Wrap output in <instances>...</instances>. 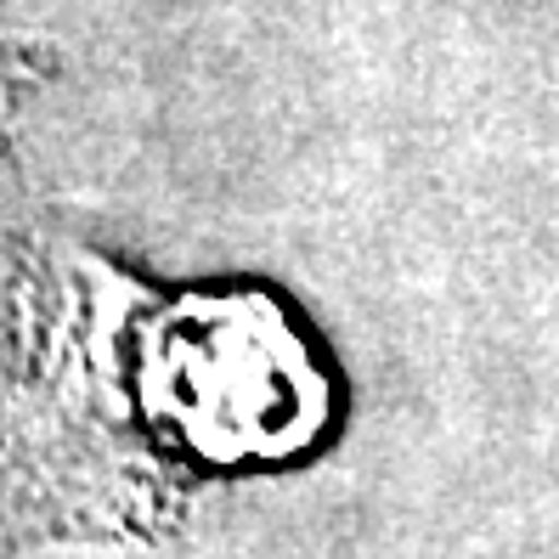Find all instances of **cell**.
<instances>
[{
    "instance_id": "obj_1",
    "label": "cell",
    "mask_w": 559,
    "mask_h": 559,
    "mask_svg": "<svg viewBox=\"0 0 559 559\" xmlns=\"http://www.w3.org/2000/svg\"><path fill=\"white\" fill-rule=\"evenodd\" d=\"M142 418L204 469L288 464L328 430V390L272 317L176 306L136 356Z\"/></svg>"
},
{
    "instance_id": "obj_2",
    "label": "cell",
    "mask_w": 559,
    "mask_h": 559,
    "mask_svg": "<svg viewBox=\"0 0 559 559\" xmlns=\"http://www.w3.org/2000/svg\"><path fill=\"white\" fill-rule=\"evenodd\" d=\"M40 80V62L28 57V46H12V40H0V130L12 124L17 103H23V91Z\"/></svg>"
}]
</instances>
